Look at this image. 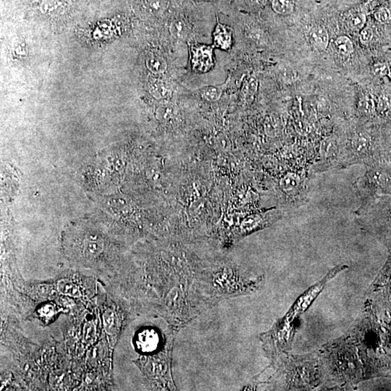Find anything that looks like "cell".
<instances>
[{"mask_svg": "<svg viewBox=\"0 0 391 391\" xmlns=\"http://www.w3.org/2000/svg\"><path fill=\"white\" fill-rule=\"evenodd\" d=\"M345 268V265H340L329 272L324 279L301 295L286 315L278 321L270 331L260 335L264 349L272 361L290 349L294 337L296 322L299 317L320 294L327 282Z\"/></svg>", "mask_w": 391, "mask_h": 391, "instance_id": "1", "label": "cell"}, {"mask_svg": "<svg viewBox=\"0 0 391 391\" xmlns=\"http://www.w3.org/2000/svg\"><path fill=\"white\" fill-rule=\"evenodd\" d=\"M160 343V335L155 329L147 328L138 334L136 345L140 351L151 353L156 351Z\"/></svg>", "mask_w": 391, "mask_h": 391, "instance_id": "2", "label": "cell"}, {"mask_svg": "<svg viewBox=\"0 0 391 391\" xmlns=\"http://www.w3.org/2000/svg\"><path fill=\"white\" fill-rule=\"evenodd\" d=\"M281 191L288 196H294L298 194L303 187V180L297 174L288 172L281 177L279 182Z\"/></svg>", "mask_w": 391, "mask_h": 391, "instance_id": "3", "label": "cell"}, {"mask_svg": "<svg viewBox=\"0 0 391 391\" xmlns=\"http://www.w3.org/2000/svg\"><path fill=\"white\" fill-rule=\"evenodd\" d=\"M368 136L364 133H356L351 140V149L352 154H351V156L352 157L353 161H359V158L362 156L369 146Z\"/></svg>", "mask_w": 391, "mask_h": 391, "instance_id": "4", "label": "cell"}, {"mask_svg": "<svg viewBox=\"0 0 391 391\" xmlns=\"http://www.w3.org/2000/svg\"><path fill=\"white\" fill-rule=\"evenodd\" d=\"M103 326L107 334L116 335L120 330V320L117 314L112 309H107L103 315Z\"/></svg>", "mask_w": 391, "mask_h": 391, "instance_id": "5", "label": "cell"}, {"mask_svg": "<svg viewBox=\"0 0 391 391\" xmlns=\"http://www.w3.org/2000/svg\"><path fill=\"white\" fill-rule=\"evenodd\" d=\"M309 39L312 45L320 50H326L329 42L328 33L322 27L312 28L309 34Z\"/></svg>", "mask_w": 391, "mask_h": 391, "instance_id": "6", "label": "cell"}, {"mask_svg": "<svg viewBox=\"0 0 391 391\" xmlns=\"http://www.w3.org/2000/svg\"><path fill=\"white\" fill-rule=\"evenodd\" d=\"M265 223V218L262 215H250L246 217L241 223V230L245 233H252L261 228Z\"/></svg>", "mask_w": 391, "mask_h": 391, "instance_id": "7", "label": "cell"}, {"mask_svg": "<svg viewBox=\"0 0 391 391\" xmlns=\"http://www.w3.org/2000/svg\"><path fill=\"white\" fill-rule=\"evenodd\" d=\"M65 0H43L40 5L41 11L45 15H55L65 10Z\"/></svg>", "mask_w": 391, "mask_h": 391, "instance_id": "8", "label": "cell"}, {"mask_svg": "<svg viewBox=\"0 0 391 391\" xmlns=\"http://www.w3.org/2000/svg\"><path fill=\"white\" fill-rule=\"evenodd\" d=\"M56 288L59 293L65 295V296L73 298H78L81 296V291L79 287L69 279H62L58 281Z\"/></svg>", "mask_w": 391, "mask_h": 391, "instance_id": "9", "label": "cell"}, {"mask_svg": "<svg viewBox=\"0 0 391 391\" xmlns=\"http://www.w3.org/2000/svg\"><path fill=\"white\" fill-rule=\"evenodd\" d=\"M224 85L207 86L199 89V94L202 99L208 102H216L221 99L223 93Z\"/></svg>", "mask_w": 391, "mask_h": 391, "instance_id": "10", "label": "cell"}, {"mask_svg": "<svg viewBox=\"0 0 391 391\" xmlns=\"http://www.w3.org/2000/svg\"><path fill=\"white\" fill-rule=\"evenodd\" d=\"M295 1L293 0H273L272 8L279 15H288L295 10Z\"/></svg>", "mask_w": 391, "mask_h": 391, "instance_id": "11", "label": "cell"}, {"mask_svg": "<svg viewBox=\"0 0 391 391\" xmlns=\"http://www.w3.org/2000/svg\"><path fill=\"white\" fill-rule=\"evenodd\" d=\"M103 250V243L97 238H88L84 243V254L88 258L98 257Z\"/></svg>", "mask_w": 391, "mask_h": 391, "instance_id": "12", "label": "cell"}, {"mask_svg": "<svg viewBox=\"0 0 391 391\" xmlns=\"http://www.w3.org/2000/svg\"><path fill=\"white\" fill-rule=\"evenodd\" d=\"M147 68L154 73H164L167 69V63L161 56H149L147 59Z\"/></svg>", "mask_w": 391, "mask_h": 391, "instance_id": "13", "label": "cell"}, {"mask_svg": "<svg viewBox=\"0 0 391 391\" xmlns=\"http://www.w3.org/2000/svg\"><path fill=\"white\" fill-rule=\"evenodd\" d=\"M171 35L177 39H186L188 34V28L184 20L176 19L171 23L169 27Z\"/></svg>", "mask_w": 391, "mask_h": 391, "instance_id": "14", "label": "cell"}, {"mask_svg": "<svg viewBox=\"0 0 391 391\" xmlns=\"http://www.w3.org/2000/svg\"><path fill=\"white\" fill-rule=\"evenodd\" d=\"M150 92L154 97L161 100L169 97L171 94L170 90L168 89L166 84L163 81H155L151 85Z\"/></svg>", "mask_w": 391, "mask_h": 391, "instance_id": "15", "label": "cell"}, {"mask_svg": "<svg viewBox=\"0 0 391 391\" xmlns=\"http://www.w3.org/2000/svg\"><path fill=\"white\" fill-rule=\"evenodd\" d=\"M177 113L176 108L170 104L163 105L158 108L157 111V117L160 120L166 121L172 118Z\"/></svg>", "mask_w": 391, "mask_h": 391, "instance_id": "16", "label": "cell"}, {"mask_svg": "<svg viewBox=\"0 0 391 391\" xmlns=\"http://www.w3.org/2000/svg\"><path fill=\"white\" fill-rule=\"evenodd\" d=\"M348 26L354 30L361 29L366 22V15L362 12H355L351 13L348 18Z\"/></svg>", "mask_w": 391, "mask_h": 391, "instance_id": "17", "label": "cell"}, {"mask_svg": "<svg viewBox=\"0 0 391 391\" xmlns=\"http://www.w3.org/2000/svg\"><path fill=\"white\" fill-rule=\"evenodd\" d=\"M335 45L339 53H341L343 56H348L354 50V47H353L351 39L347 37H339L336 40Z\"/></svg>", "mask_w": 391, "mask_h": 391, "instance_id": "18", "label": "cell"}, {"mask_svg": "<svg viewBox=\"0 0 391 391\" xmlns=\"http://www.w3.org/2000/svg\"><path fill=\"white\" fill-rule=\"evenodd\" d=\"M149 12L155 15L163 13L167 7L166 0H145Z\"/></svg>", "mask_w": 391, "mask_h": 391, "instance_id": "19", "label": "cell"}, {"mask_svg": "<svg viewBox=\"0 0 391 391\" xmlns=\"http://www.w3.org/2000/svg\"><path fill=\"white\" fill-rule=\"evenodd\" d=\"M84 340L86 343H92L95 339L96 327L93 322H89L84 326Z\"/></svg>", "mask_w": 391, "mask_h": 391, "instance_id": "20", "label": "cell"}, {"mask_svg": "<svg viewBox=\"0 0 391 391\" xmlns=\"http://www.w3.org/2000/svg\"><path fill=\"white\" fill-rule=\"evenodd\" d=\"M248 37L252 39L253 42L258 44H265L267 42V37L263 31L259 29H253L249 31Z\"/></svg>", "mask_w": 391, "mask_h": 391, "instance_id": "21", "label": "cell"}, {"mask_svg": "<svg viewBox=\"0 0 391 391\" xmlns=\"http://www.w3.org/2000/svg\"><path fill=\"white\" fill-rule=\"evenodd\" d=\"M375 18L381 23H385L391 20V9L382 7L375 13Z\"/></svg>", "mask_w": 391, "mask_h": 391, "instance_id": "22", "label": "cell"}, {"mask_svg": "<svg viewBox=\"0 0 391 391\" xmlns=\"http://www.w3.org/2000/svg\"><path fill=\"white\" fill-rule=\"evenodd\" d=\"M257 81L254 78H251L248 80L243 88L242 92H244L248 97H252L257 89Z\"/></svg>", "mask_w": 391, "mask_h": 391, "instance_id": "23", "label": "cell"}, {"mask_svg": "<svg viewBox=\"0 0 391 391\" xmlns=\"http://www.w3.org/2000/svg\"><path fill=\"white\" fill-rule=\"evenodd\" d=\"M391 107V96L389 94H384L380 97L378 100V109L381 112L388 111Z\"/></svg>", "mask_w": 391, "mask_h": 391, "instance_id": "24", "label": "cell"}, {"mask_svg": "<svg viewBox=\"0 0 391 391\" xmlns=\"http://www.w3.org/2000/svg\"><path fill=\"white\" fill-rule=\"evenodd\" d=\"M361 109L366 113H371L375 109V104L373 99L367 97L364 98L360 104Z\"/></svg>", "mask_w": 391, "mask_h": 391, "instance_id": "25", "label": "cell"}, {"mask_svg": "<svg viewBox=\"0 0 391 391\" xmlns=\"http://www.w3.org/2000/svg\"><path fill=\"white\" fill-rule=\"evenodd\" d=\"M373 72L375 75L382 76L390 73V70L387 65L384 63L377 64L373 67Z\"/></svg>", "mask_w": 391, "mask_h": 391, "instance_id": "26", "label": "cell"}, {"mask_svg": "<svg viewBox=\"0 0 391 391\" xmlns=\"http://www.w3.org/2000/svg\"><path fill=\"white\" fill-rule=\"evenodd\" d=\"M373 37V30L370 29V28H364V30H362V32H361L360 34V38L361 40H362V42L364 43H366V42H370L372 38Z\"/></svg>", "mask_w": 391, "mask_h": 391, "instance_id": "27", "label": "cell"}, {"mask_svg": "<svg viewBox=\"0 0 391 391\" xmlns=\"http://www.w3.org/2000/svg\"><path fill=\"white\" fill-rule=\"evenodd\" d=\"M218 143L221 142V147H223L224 149H225L226 145H227V143L229 142L228 140H227V137H226L224 135H219L218 136Z\"/></svg>", "mask_w": 391, "mask_h": 391, "instance_id": "28", "label": "cell"}, {"mask_svg": "<svg viewBox=\"0 0 391 391\" xmlns=\"http://www.w3.org/2000/svg\"><path fill=\"white\" fill-rule=\"evenodd\" d=\"M251 3L253 5L258 6V7H262L266 4L268 0H250Z\"/></svg>", "mask_w": 391, "mask_h": 391, "instance_id": "29", "label": "cell"}, {"mask_svg": "<svg viewBox=\"0 0 391 391\" xmlns=\"http://www.w3.org/2000/svg\"><path fill=\"white\" fill-rule=\"evenodd\" d=\"M53 308L51 307V306H45V307L42 309V315H45V316H50L51 317V315H50V313H48L49 311H53Z\"/></svg>", "mask_w": 391, "mask_h": 391, "instance_id": "30", "label": "cell"}, {"mask_svg": "<svg viewBox=\"0 0 391 391\" xmlns=\"http://www.w3.org/2000/svg\"><path fill=\"white\" fill-rule=\"evenodd\" d=\"M207 1H213V0H207Z\"/></svg>", "mask_w": 391, "mask_h": 391, "instance_id": "31", "label": "cell"}]
</instances>
